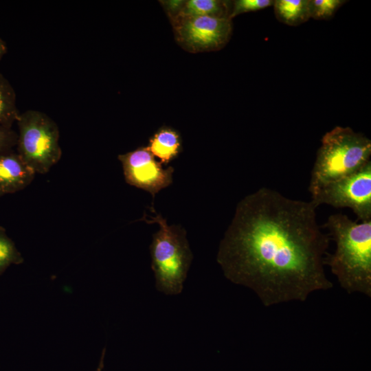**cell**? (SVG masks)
<instances>
[{"label": "cell", "mask_w": 371, "mask_h": 371, "mask_svg": "<svg viewBox=\"0 0 371 371\" xmlns=\"http://www.w3.org/2000/svg\"><path fill=\"white\" fill-rule=\"evenodd\" d=\"M323 227L336 245L325 256L324 265L347 293L371 297V220L357 223L337 213L330 215Z\"/></svg>", "instance_id": "2"}, {"label": "cell", "mask_w": 371, "mask_h": 371, "mask_svg": "<svg viewBox=\"0 0 371 371\" xmlns=\"http://www.w3.org/2000/svg\"><path fill=\"white\" fill-rule=\"evenodd\" d=\"M18 135L12 128L0 125V154L16 146Z\"/></svg>", "instance_id": "17"}, {"label": "cell", "mask_w": 371, "mask_h": 371, "mask_svg": "<svg viewBox=\"0 0 371 371\" xmlns=\"http://www.w3.org/2000/svg\"><path fill=\"white\" fill-rule=\"evenodd\" d=\"M16 93L10 82L0 73V125L12 128L20 115Z\"/></svg>", "instance_id": "13"}, {"label": "cell", "mask_w": 371, "mask_h": 371, "mask_svg": "<svg viewBox=\"0 0 371 371\" xmlns=\"http://www.w3.org/2000/svg\"><path fill=\"white\" fill-rule=\"evenodd\" d=\"M150 153L167 164L181 150V139L179 133L168 126H162L150 137L147 146Z\"/></svg>", "instance_id": "10"}, {"label": "cell", "mask_w": 371, "mask_h": 371, "mask_svg": "<svg viewBox=\"0 0 371 371\" xmlns=\"http://www.w3.org/2000/svg\"><path fill=\"white\" fill-rule=\"evenodd\" d=\"M178 44L191 53L218 51L229 41L232 20L206 16H178L170 19Z\"/></svg>", "instance_id": "7"}, {"label": "cell", "mask_w": 371, "mask_h": 371, "mask_svg": "<svg viewBox=\"0 0 371 371\" xmlns=\"http://www.w3.org/2000/svg\"><path fill=\"white\" fill-rule=\"evenodd\" d=\"M371 141L350 127L336 126L326 133L312 168L309 192L350 175L370 161Z\"/></svg>", "instance_id": "4"}, {"label": "cell", "mask_w": 371, "mask_h": 371, "mask_svg": "<svg viewBox=\"0 0 371 371\" xmlns=\"http://www.w3.org/2000/svg\"><path fill=\"white\" fill-rule=\"evenodd\" d=\"M104 353H105V348H104L103 351H102V357H101V359H100V363H99V366L96 370V371H102L103 370V368H104Z\"/></svg>", "instance_id": "20"}, {"label": "cell", "mask_w": 371, "mask_h": 371, "mask_svg": "<svg viewBox=\"0 0 371 371\" xmlns=\"http://www.w3.org/2000/svg\"><path fill=\"white\" fill-rule=\"evenodd\" d=\"M36 173L19 156L10 150L0 154V196L28 186Z\"/></svg>", "instance_id": "9"}, {"label": "cell", "mask_w": 371, "mask_h": 371, "mask_svg": "<svg viewBox=\"0 0 371 371\" xmlns=\"http://www.w3.org/2000/svg\"><path fill=\"white\" fill-rule=\"evenodd\" d=\"M346 2L345 0H308L310 17L316 20H328Z\"/></svg>", "instance_id": "15"}, {"label": "cell", "mask_w": 371, "mask_h": 371, "mask_svg": "<svg viewBox=\"0 0 371 371\" xmlns=\"http://www.w3.org/2000/svg\"><path fill=\"white\" fill-rule=\"evenodd\" d=\"M155 216L144 214L140 220L157 223L159 230L153 234L150 253L151 268L158 291L168 295L181 293L193 255L186 236V229L180 225H168L154 206L150 207Z\"/></svg>", "instance_id": "3"}, {"label": "cell", "mask_w": 371, "mask_h": 371, "mask_svg": "<svg viewBox=\"0 0 371 371\" xmlns=\"http://www.w3.org/2000/svg\"><path fill=\"white\" fill-rule=\"evenodd\" d=\"M232 7V1H230L183 0L180 11L177 16H206L229 19Z\"/></svg>", "instance_id": "11"}, {"label": "cell", "mask_w": 371, "mask_h": 371, "mask_svg": "<svg viewBox=\"0 0 371 371\" xmlns=\"http://www.w3.org/2000/svg\"><path fill=\"white\" fill-rule=\"evenodd\" d=\"M7 52V47L5 42L0 38V60Z\"/></svg>", "instance_id": "19"}, {"label": "cell", "mask_w": 371, "mask_h": 371, "mask_svg": "<svg viewBox=\"0 0 371 371\" xmlns=\"http://www.w3.org/2000/svg\"><path fill=\"white\" fill-rule=\"evenodd\" d=\"M159 2L170 19L178 15L183 0L159 1Z\"/></svg>", "instance_id": "18"}, {"label": "cell", "mask_w": 371, "mask_h": 371, "mask_svg": "<svg viewBox=\"0 0 371 371\" xmlns=\"http://www.w3.org/2000/svg\"><path fill=\"white\" fill-rule=\"evenodd\" d=\"M126 182L148 192L153 200L157 193L172 183L175 169L157 161L147 146L118 155Z\"/></svg>", "instance_id": "8"}, {"label": "cell", "mask_w": 371, "mask_h": 371, "mask_svg": "<svg viewBox=\"0 0 371 371\" xmlns=\"http://www.w3.org/2000/svg\"><path fill=\"white\" fill-rule=\"evenodd\" d=\"M317 206L261 188L237 204L216 256L225 277L253 291L265 306L304 302L333 286L324 271L330 237Z\"/></svg>", "instance_id": "1"}, {"label": "cell", "mask_w": 371, "mask_h": 371, "mask_svg": "<svg viewBox=\"0 0 371 371\" xmlns=\"http://www.w3.org/2000/svg\"><path fill=\"white\" fill-rule=\"evenodd\" d=\"M24 261L13 240L8 236L5 227L0 225V275L11 265Z\"/></svg>", "instance_id": "14"}, {"label": "cell", "mask_w": 371, "mask_h": 371, "mask_svg": "<svg viewBox=\"0 0 371 371\" xmlns=\"http://www.w3.org/2000/svg\"><path fill=\"white\" fill-rule=\"evenodd\" d=\"M273 6L277 19L287 25L297 26L311 18L308 0H276Z\"/></svg>", "instance_id": "12"}, {"label": "cell", "mask_w": 371, "mask_h": 371, "mask_svg": "<svg viewBox=\"0 0 371 371\" xmlns=\"http://www.w3.org/2000/svg\"><path fill=\"white\" fill-rule=\"evenodd\" d=\"M16 124V153L36 173L48 172L62 156L57 124L36 110L21 113Z\"/></svg>", "instance_id": "5"}, {"label": "cell", "mask_w": 371, "mask_h": 371, "mask_svg": "<svg viewBox=\"0 0 371 371\" xmlns=\"http://www.w3.org/2000/svg\"><path fill=\"white\" fill-rule=\"evenodd\" d=\"M317 207L349 208L359 221L371 220V161L355 173L310 192Z\"/></svg>", "instance_id": "6"}, {"label": "cell", "mask_w": 371, "mask_h": 371, "mask_svg": "<svg viewBox=\"0 0 371 371\" xmlns=\"http://www.w3.org/2000/svg\"><path fill=\"white\" fill-rule=\"evenodd\" d=\"M273 0H236L232 1L229 19L232 20L238 14L257 11L273 5Z\"/></svg>", "instance_id": "16"}]
</instances>
